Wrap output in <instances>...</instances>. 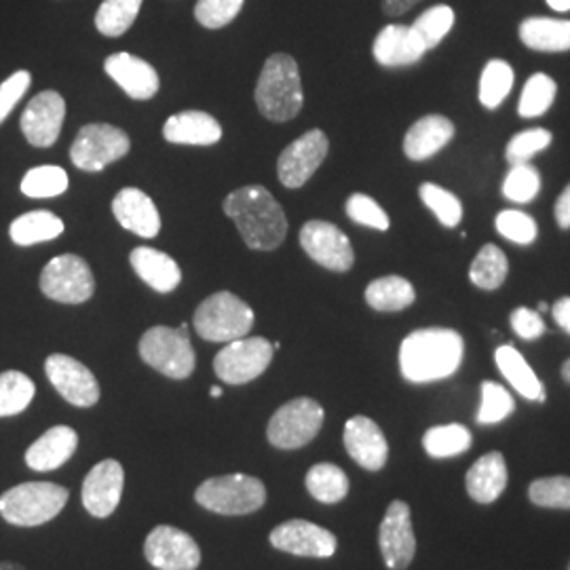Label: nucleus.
<instances>
[{
  "mask_svg": "<svg viewBox=\"0 0 570 570\" xmlns=\"http://www.w3.org/2000/svg\"><path fill=\"white\" fill-rule=\"evenodd\" d=\"M510 322L513 332L524 341H537L546 334V324H543L541 315L532 308H527V306L515 308L511 313Z\"/></svg>",
  "mask_w": 570,
  "mask_h": 570,
  "instance_id": "603ef678",
  "label": "nucleus"
},
{
  "mask_svg": "<svg viewBox=\"0 0 570 570\" xmlns=\"http://www.w3.org/2000/svg\"><path fill=\"white\" fill-rule=\"evenodd\" d=\"M79 449V435L72 428L58 425L45 431L41 438L26 450V465L32 471H53L66 465Z\"/></svg>",
  "mask_w": 570,
  "mask_h": 570,
  "instance_id": "b1692460",
  "label": "nucleus"
},
{
  "mask_svg": "<svg viewBox=\"0 0 570 570\" xmlns=\"http://www.w3.org/2000/svg\"><path fill=\"white\" fill-rule=\"evenodd\" d=\"M70 492L53 482H23L0 497V515L13 527H41L66 508Z\"/></svg>",
  "mask_w": 570,
  "mask_h": 570,
  "instance_id": "20e7f679",
  "label": "nucleus"
},
{
  "mask_svg": "<svg viewBox=\"0 0 570 570\" xmlns=\"http://www.w3.org/2000/svg\"><path fill=\"white\" fill-rule=\"evenodd\" d=\"M414 301H416L414 287L400 275L379 277L366 287L367 306H372L374 311H381V313L404 311Z\"/></svg>",
  "mask_w": 570,
  "mask_h": 570,
  "instance_id": "2f4dec72",
  "label": "nucleus"
},
{
  "mask_svg": "<svg viewBox=\"0 0 570 570\" xmlns=\"http://www.w3.org/2000/svg\"><path fill=\"white\" fill-rule=\"evenodd\" d=\"M273 348H275V351H279V348H282V343H279V341H277V343H273Z\"/></svg>",
  "mask_w": 570,
  "mask_h": 570,
  "instance_id": "e2e57ef3",
  "label": "nucleus"
},
{
  "mask_svg": "<svg viewBox=\"0 0 570 570\" xmlns=\"http://www.w3.org/2000/svg\"><path fill=\"white\" fill-rule=\"evenodd\" d=\"M32 75L28 70H18L13 72L7 81L0 82V122L4 121L13 108L20 104L26 91L30 89Z\"/></svg>",
  "mask_w": 570,
  "mask_h": 570,
  "instance_id": "3c124183",
  "label": "nucleus"
},
{
  "mask_svg": "<svg viewBox=\"0 0 570 570\" xmlns=\"http://www.w3.org/2000/svg\"><path fill=\"white\" fill-rule=\"evenodd\" d=\"M275 355L273 343L263 336H245L226 343L214 360V372L226 385H247L263 376Z\"/></svg>",
  "mask_w": 570,
  "mask_h": 570,
  "instance_id": "9d476101",
  "label": "nucleus"
},
{
  "mask_svg": "<svg viewBox=\"0 0 570 570\" xmlns=\"http://www.w3.org/2000/svg\"><path fill=\"white\" fill-rule=\"evenodd\" d=\"M193 326L204 341L233 343L249 334L254 326V311L233 292H216L197 306Z\"/></svg>",
  "mask_w": 570,
  "mask_h": 570,
  "instance_id": "39448f33",
  "label": "nucleus"
},
{
  "mask_svg": "<svg viewBox=\"0 0 570 570\" xmlns=\"http://www.w3.org/2000/svg\"><path fill=\"white\" fill-rule=\"evenodd\" d=\"M346 216L357 223V225L370 226L374 230H387L389 216L387 212L376 204L372 197H367L364 193H355L348 197L346 202Z\"/></svg>",
  "mask_w": 570,
  "mask_h": 570,
  "instance_id": "8fccbe9b",
  "label": "nucleus"
},
{
  "mask_svg": "<svg viewBox=\"0 0 570 570\" xmlns=\"http://www.w3.org/2000/svg\"><path fill=\"white\" fill-rule=\"evenodd\" d=\"M419 193H421L423 204L428 205L442 225L449 226V228L459 226L463 218V205L450 190L438 186V184L428 183L421 186Z\"/></svg>",
  "mask_w": 570,
  "mask_h": 570,
  "instance_id": "37998d69",
  "label": "nucleus"
},
{
  "mask_svg": "<svg viewBox=\"0 0 570 570\" xmlns=\"http://www.w3.org/2000/svg\"><path fill=\"white\" fill-rule=\"evenodd\" d=\"M68 190V174L58 165H41L26 171L21 193L30 199H51Z\"/></svg>",
  "mask_w": 570,
  "mask_h": 570,
  "instance_id": "4c0bfd02",
  "label": "nucleus"
},
{
  "mask_svg": "<svg viewBox=\"0 0 570 570\" xmlns=\"http://www.w3.org/2000/svg\"><path fill=\"white\" fill-rule=\"evenodd\" d=\"M508 271H510V263L503 249L489 244L478 252L473 265L469 268V279L482 289H497L505 284Z\"/></svg>",
  "mask_w": 570,
  "mask_h": 570,
  "instance_id": "f704fd0d",
  "label": "nucleus"
},
{
  "mask_svg": "<svg viewBox=\"0 0 570 570\" xmlns=\"http://www.w3.org/2000/svg\"><path fill=\"white\" fill-rule=\"evenodd\" d=\"M142 2L144 0H104L96 13V28L104 37H122L134 26V21L138 20Z\"/></svg>",
  "mask_w": 570,
  "mask_h": 570,
  "instance_id": "c9c22d12",
  "label": "nucleus"
},
{
  "mask_svg": "<svg viewBox=\"0 0 570 570\" xmlns=\"http://www.w3.org/2000/svg\"><path fill=\"white\" fill-rule=\"evenodd\" d=\"M140 357L144 364L155 367L167 379L184 381L188 379L195 366L197 355L190 343L188 330H176V327L155 326L146 330L140 338Z\"/></svg>",
  "mask_w": 570,
  "mask_h": 570,
  "instance_id": "0eeeda50",
  "label": "nucleus"
},
{
  "mask_svg": "<svg viewBox=\"0 0 570 570\" xmlns=\"http://www.w3.org/2000/svg\"><path fill=\"white\" fill-rule=\"evenodd\" d=\"M244 2L245 0H197L195 20L207 30L225 28L242 13Z\"/></svg>",
  "mask_w": 570,
  "mask_h": 570,
  "instance_id": "49530a36",
  "label": "nucleus"
},
{
  "mask_svg": "<svg viewBox=\"0 0 570 570\" xmlns=\"http://www.w3.org/2000/svg\"><path fill=\"white\" fill-rule=\"evenodd\" d=\"M454 138V125L446 117L428 115L407 129L404 153L410 161H425Z\"/></svg>",
  "mask_w": 570,
  "mask_h": 570,
  "instance_id": "cd10ccee",
  "label": "nucleus"
},
{
  "mask_svg": "<svg viewBox=\"0 0 570 570\" xmlns=\"http://www.w3.org/2000/svg\"><path fill=\"white\" fill-rule=\"evenodd\" d=\"M530 501L548 510H570V478L553 475L534 480L529 489Z\"/></svg>",
  "mask_w": 570,
  "mask_h": 570,
  "instance_id": "c03bdc74",
  "label": "nucleus"
},
{
  "mask_svg": "<svg viewBox=\"0 0 570 570\" xmlns=\"http://www.w3.org/2000/svg\"><path fill=\"white\" fill-rule=\"evenodd\" d=\"M308 494L320 503H341L348 494V478L345 471L332 463H320L308 469L305 478Z\"/></svg>",
  "mask_w": 570,
  "mask_h": 570,
  "instance_id": "473e14b6",
  "label": "nucleus"
},
{
  "mask_svg": "<svg viewBox=\"0 0 570 570\" xmlns=\"http://www.w3.org/2000/svg\"><path fill=\"white\" fill-rule=\"evenodd\" d=\"M454 11L449 4H435L428 9L425 13H421L416 21L412 23L414 35L425 45V49H435L440 42L444 41V37L449 35L454 26Z\"/></svg>",
  "mask_w": 570,
  "mask_h": 570,
  "instance_id": "a19ab883",
  "label": "nucleus"
},
{
  "mask_svg": "<svg viewBox=\"0 0 570 570\" xmlns=\"http://www.w3.org/2000/svg\"><path fill=\"white\" fill-rule=\"evenodd\" d=\"M345 449L348 456L367 471L385 468L389 459V444L385 433L367 416H353L345 425Z\"/></svg>",
  "mask_w": 570,
  "mask_h": 570,
  "instance_id": "aec40b11",
  "label": "nucleus"
},
{
  "mask_svg": "<svg viewBox=\"0 0 570 570\" xmlns=\"http://www.w3.org/2000/svg\"><path fill=\"white\" fill-rule=\"evenodd\" d=\"M61 233H63V223L60 216H56L49 209L28 212L20 218H16L9 226L11 242L21 247L53 242L60 237Z\"/></svg>",
  "mask_w": 570,
  "mask_h": 570,
  "instance_id": "7c9ffc66",
  "label": "nucleus"
},
{
  "mask_svg": "<svg viewBox=\"0 0 570 570\" xmlns=\"http://www.w3.org/2000/svg\"><path fill=\"white\" fill-rule=\"evenodd\" d=\"M37 387L30 376L18 370H7L0 374V419L18 416L32 404Z\"/></svg>",
  "mask_w": 570,
  "mask_h": 570,
  "instance_id": "72a5a7b5",
  "label": "nucleus"
},
{
  "mask_svg": "<svg viewBox=\"0 0 570 570\" xmlns=\"http://www.w3.org/2000/svg\"><path fill=\"white\" fill-rule=\"evenodd\" d=\"M0 570H26L21 564H16V562H0Z\"/></svg>",
  "mask_w": 570,
  "mask_h": 570,
  "instance_id": "13d9d810",
  "label": "nucleus"
},
{
  "mask_svg": "<svg viewBox=\"0 0 570 570\" xmlns=\"http://www.w3.org/2000/svg\"><path fill=\"white\" fill-rule=\"evenodd\" d=\"M125 471L115 459H106L91 469L82 482V505L94 518H108L119 508Z\"/></svg>",
  "mask_w": 570,
  "mask_h": 570,
  "instance_id": "6ab92c4d",
  "label": "nucleus"
},
{
  "mask_svg": "<svg viewBox=\"0 0 570 570\" xmlns=\"http://www.w3.org/2000/svg\"><path fill=\"white\" fill-rule=\"evenodd\" d=\"M372 53H374V60L385 68H404L423 60L428 49L414 35L412 26L391 23L379 32Z\"/></svg>",
  "mask_w": 570,
  "mask_h": 570,
  "instance_id": "5701e85b",
  "label": "nucleus"
},
{
  "mask_svg": "<svg viewBox=\"0 0 570 570\" xmlns=\"http://www.w3.org/2000/svg\"><path fill=\"white\" fill-rule=\"evenodd\" d=\"M301 245L313 263L334 273H346L355 263L348 237L338 226L324 220H311L301 228Z\"/></svg>",
  "mask_w": 570,
  "mask_h": 570,
  "instance_id": "2eb2a0df",
  "label": "nucleus"
},
{
  "mask_svg": "<svg viewBox=\"0 0 570 570\" xmlns=\"http://www.w3.org/2000/svg\"><path fill=\"white\" fill-rule=\"evenodd\" d=\"M513 410H515V402L508 389L499 383H492V381L482 383V404H480L478 419H475L478 425L501 423L510 416Z\"/></svg>",
  "mask_w": 570,
  "mask_h": 570,
  "instance_id": "79ce46f5",
  "label": "nucleus"
},
{
  "mask_svg": "<svg viewBox=\"0 0 570 570\" xmlns=\"http://www.w3.org/2000/svg\"><path fill=\"white\" fill-rule=\"evenodd\" d=\"M513 87V70L503 60H490L480 79V102L490 110L501 106Z\"/></svg>",
  "mask_w": 570,
  "mask_h": 570,
  "instance_id": "ea45409f",
  "label": "nucleus"
},
{
  "mask_svg": "<svg viewBox=\"0 0 570 570\" xmlns=\"http://www.w3.org/2000/svg\"><path fill=\"white\" fill-rule=\"evenodd\" d=\"M520 41L532 51H543V53L570 51V21L529 18L520 23Z\"/></svg>",
  "mask_w": 570,
  "mask_h": 570,
  "instance_id": "c85d7f7f",
  "label": "nucleus"
},
{
  "mask_svg": "<svg viewBox=\"0 0 570 570\" xmlns=\"http://www.w3.org/2000/svg\"><path fill=\"white\" fill-rule=\"evenodd\" d=\"M548 4L553 11H570V0H548Z\"/></svg>",
  "mask_w": 570,
  "mask_h": 570,
  "instance_id": "4d7b16f0",
  "label": "nucleus"
},
{
  "mask_svg": "<svg viewBox=\"0 0 570 570\" xmlns=\"http://www.w3.org/2000/svg\"><path fill=\"white\" fill-rule=\"evenodd\" d=\"M209 395H212V397H223V387L209 389Z\"/></svg>",
  "mask_w": 570,
  "mask_h": 570,
  "instance_id": "052dcab7",
  "label": "nucleus"
},
{
  "mask_svg": "<svg viewBox=\"0 0 570 570\" xmlns=\"http://www.w3.org/2000/svg\"><path fill=\"white\" fill-rule=\"evenodd\" d=\"M551 315L556 324L570 334V296L560 298L556 305L551 306Z\"/></svg>",
  "mask_w": 570,
  "mask_h": 570,
  "instance_id": "6e6d98bb",
  "label": "nucleus"
},
{
  "mask_svg": "<svg viewBox=\"0 0 570 570\" xmlns=\"http://www.w3.org/2000/svg\"><path fill=\"white\" fill-rule=\"evenodd\" d=\"M469 497L482 505L494 503L508 489V463L501 452L480 456L465 478Z\"/></svg>",
  "mask_w": 570,
  "mask_h": 570,
  "instance_id": "bb28decb",
  "label": "nucleus"
},
{
  "mask_svg": "<svg viewBox=\"0 0 570 570\" xmlns=\"http://www.w3.org/2000/svg\"><path fill=\"white\" fill-rule=\"evenodd\" d=\"M223 207L249 249L273 252L284 244L287 235L284 207L265 186H242L226 197Z\"/></svg>",
  "mask_w": 570,
  "mask_h": 570,
  "instance_id": "f03ea898",
  "label": "nucleus"
},
{
  "mask_svg": "<svg viewBox=\"0 0 570 570\" xmlns=\"http://www.w3.org/2000/svg\"><path fill=\"white\" fill-rule=\"evenodd\" d=\"M569 570H570V564H569Z\"/></svg>",
  "mask_w": 570,
  "mask_h": 570,
  "instance_id": "0e129e2a",
  "label": "nucleus"
},
{
  "mask_svg": "<svg viewBox=\"0 0 570 570\" xmlns=\"http://www.w3.org/2000/svg\"><path fill=\"white\" fill-rule=\"evenodd\" d=\"M106 75L121 87L131 100H150L159 91V75L157 70L131 53H112L104 61Z\"/></svg>",
  "mask_w": 570,
  "mask_h": 570,
  "instance_id": "412c9836",
  "label": "nucleus"
},
{
  "mask_svg": "<svg viewBox=\"0 0 570 570\" xmlns=\"http://www.w3.org/2000/svg\"><path fill=\"white\" fill-rule=\"evenodd\" d=\"M541 190V174L529 164L511 165L503 195L513 204H530Z\"/></svg>",
  "mask_w": 570,
  "mask_h": 570,
  "instance_id": "a18cd8bd",
  "label": "nucleus"
},
{
  "mask_svg": "<svg viewBox=\"0 0 570 570\" xmlns=\"http://www.w3.org/2000/svg\"><path fill=\"white\" fill-rule=\"evenodd\" d=\"M45 374L68 404L91 407L100 402L98 379L79 360L63 353H53L45 362Z\"/></svg>",
  "mask_w": 570,
  "mask_h": 570,
  "instance_id": "ddd939ff",
  "label": "nucleus"
},
{
  "mask_svg": "<svg viewBox=\"0 0 570 570\" xmlns=\"http://www.w3.org/2000/svg\"><path fill=\"white\" fill-rule=\"evenodd\" d=\"M41 292L61 305H82L96 292V279L81 256L61 254L42 268Z\"/></svg>",
  "mask_w": 570,
  "mask_h": 570,
  "instance_id": "1a4fd4ad",
  "label": "nucleus"
},
{
  "mask_svg": "<svg viewBox=\"0 0 570 570\" xmlns=\"http://www.w3.org/2000/svg\"><path fill=\"white\" fill-rule=\"evenodd\" d=\"M164 138L171 144L212 146L220 142L223 127L204 110H184L169 117L164 127Z\"/></svg>",
  "mask_w": 570,
  "mask_h": 570,
  "instance_id": "a878e982",
  "label": "nucleus"
},
{
  "mask_svg": "<svg viewBox=\"0 0 570 570\" xmlns=\"http://www.w3.org/2000/svg\"><path fill=\"white\" fill-rule=\"evenodd\" d=\"M562 379L570 385V360L564 362V366H562Z\"/></svg>",
  "mask_w": 570,
  "mask_h": 570,
  "instance_id": "bf43d9fd",
  "label": "nucleus"
},
{
  "mask_svg": "<svg viewBox=\"0 0 570 570\" xmlns=\"http://www.w3.org/2000/svg\"><path fill=\"white\" fill-rule=\"evenodd\" d=\"M556 91H558V85H556L551 77L543 75V72L532 75L527 85H524L522 98H520V104H518L520 117L537 119V117L546 115L550 110L553 100H556Z\"/></svg>",
  "mask_w": 570,
  "mask_h": 570,
  "instance_id": "58836bf2",
  "label": "nucleus"
},
{
  "mask_svg": "<svg viewBox=\"0 0 570 570\" xmlns=\"http://www.w3.org/2000/svg\"><path fill=\"white\" fill-rule=\"evenodd\" d=\"M112 214L117 223L129 233L153 239L161 230V216L155 202L140 188H122L112 199Z\"/></svg>",
  "mask_w": 570,
  "mask_h": 570,
  "instance_id": "4be33fe9",
  "label": "nucleus"
},
{
  "mask_svg": "<svg viewBox=\"0 0 570 570\" xmlns=\"http://www.w3.org/2000/svg\"><path fill=\"white\" fill-rule=\"evenodd\" d=\"M548 308H550V306L546 305V303H541V305H539V311H548Z\"/></svg>",
  "mask_w": 570,
  "mask_h": 570,
  "instance_id": "680f3d73",
  "label": "nucleus"
},
{
  "mask_svg": "<svg viewBox=\"0 0 570 570\" xmlns=\"http://www.w3.org/2000/svg\"><path fill=\"white\" fill-rule=\"evenodd\" d=\"M324 407L311 397H296L279 407L266 428L268 442L279 450H298L311 444L322 431Z\"/></svg>",
  "mask_w": 570,
  "mask_h": 570,
  "instance_id": "6e6552de",
  "label": "nucleus"
},
{
  "mask_svg": "<svg viewBox=\"0 0 570 570\" xmlns=\"http://www.w3.org/2000/svg\"><path fill=\"white\" fill-rule=\"evenodd\" d=\"M494 360L499 372L510 381L511 387L520 395H524L530 402H546V389L520 351H515L511 345L499 346Z\"/></svg>",
  "mask_w": 570,
  "mask_h": 570,
  "instance_id": "c756f323",
  "label": "nucleus"
},
{
  "mask_svg": "<svg viewBox=\"0 0 570 570\" xmlns=\"http://www.w3.org/2000/svg\"><path fill=\"white\" fill-rule=\"evenodd\" d=\"M551 144V134L548 129L534 127V129H527L518 136L511 138L508 144V161L511 165L529 164L537 153L546 150Z\"/></svg>",
  "mask_w": 570,
  "mask_h": 570,
  "instance_id": "09e8293b",
  "label": "nucleus"
},
{
  "mask_svg": "<svg viewBox=\"0 0 570 570\" xmlns=\"http://www.w3.org/2000/svg\"><path fill=\"white\" fill-rule=\"evenodd\" d=\"M131 148L129 136L108 122L85 125L70 146V159L82 171H102L115 161L122 159Z\"/></svg>",
  "mask_w": 570,
  "mask_h": 570,
  "instance_id": "9b49d317",
  "label": "nucleus"
},
{
  "mask_svg": "<svg viewBox=\"0 0 570 570\" xmlns=\"http://www.w3.org/2000/svg\"><path fill=\"white\" fill-rule=\"evenodd\" d=\"M497 233L513 244L530 245L537 239L539 228L529 214L518 209H503L497 216Z\"/></svg>",
  "mask_w": 570,
  "mask_h": 570,
  "instance_id": "de8ad7c7",
  "label": "nucleus"
},
{
  "mask_svg": "<svg viewBox=\"0 0 570 570\" xmlns=\"http://www.w3.org/2000/svg\"><path fill=\"white\" fill-rule=\"evenodd\" d=\"M379 546L391 570H406L416 553L412 515L404 501H393L379 529Z\"/></svg>",
  "mask_w": 570,
  "mask_h": 570,
  "instance_id": "f3484780",
  "label": "nucleus"
},
{
  "mask_svg": "<svg viewBox=\"0 0 570 570\" xmlns=\"http://www.w3.org/2000/svg\"><path fill=\"white\" fill-rule=\"evenodd\" d=\"M195 501L220 515H247L265 508L266 487L254 475L228 473L205 480L195 492Z\"/></svg>",
  "mask_w": 570,
  "mask_h": 570,
  "instance_id": "423d86ee",
  "label": "nucleus"
},
{
  "mask_svg": "<svg viewBox=\"0 0 570 570\" xmlns=\"http://www.w3.org/2000/svg\"><path fill=\"white\" fill-rule=\"evenodd\" d=\"M423 0H383V13L389 18H400Z\"/></svg>",
  "mask_w": 570,
  "mask_h": 570,
  "instance_id": "5fc2aeb1",
  "label": "nucleus"
},
{
  "mask_svg": "<svg viewBox=\"0 0 570 570\" xmlns=\"http://www.w3.org/2000/svg\"><path fill=\"white\" fill-rule=\"evenodd\" d=\"M129 263L144 284L153 287L159 294L174 292L183 282L180 266L161 249H153V247H144V245L136 247L129 256Z\"/></svg>",
  "mask_w": 570,
  "mask_h": 570,
  "instance_id": "393cba45",
  "label": "nucleus"
},
{
  "mask_svg": "<svg viewBox=\"0 0 570 570\" xmlns=\"http://www.w3.org/2000/svg\"><path fill=\"white\" fill-rule=\"evenodd\" d=\"M66 119V102L58 91H41L35 96L21 115V134L37 148H49L58 142Z\"/></svg>",
  "mask_w": 570,
  "mask_h": 570,
  "instance_id": "a211bd4d",
  "label": "nucleus"
},
{
  "mask_svg": "<svg viewBox=\"0 0 570 570\" xmlns=\"http://www.w3.org/2000/svg\"><path fill=\"white\" fill-rule=\"evenodd\" d=\"M330 142L322 129H311L289 144L277 161V176L285 188H301L326 161Z\"/></svg>",
  "mask_w": 570,
  "mask_h": 570,
  "instance_id": "4468645a",
  "label": "nucleus"
},
{
  "mask_svg": "<svg viewBox=\"0 0 570 570\" xmlns=\"http://www.w3.org/2000/svg\"><path fill=\"white\" fill-rule=\"evenodd\" d=\"M268 541L275 550L298 558H332L338 548L334 532L301 518L287 520L277 529H273Z\"/></svg>",
  "mask_w": 570,
  "mask_h": 570,
  "instance_id": "dca6fc26",
  "label": "nucleus"
},
{
  "mask_svg": "<svg viewBox=\"0 0 570 570\" xmlns=\"http://www.w3.org/2000/svg\"><path fill=\"white\" fill-rule=\"evenodd\" d=\"M463 336L449 327H425L407 334L400 346V370L407 383L425 385L452 376L463 362Z\"/></svg>",
  "mask_w": 570,
  "mask_h": 570,
  "instance_id": "f257e3e1",
  "label": "nucleus"
},
{
  "mask_svg": "<svg viewBox=\"0 0 570 570\" xmlns=\"http://www.w3.org/2000/svg\"><path fill=\"white\" fill-rule=\"evenodd\" d=\"M553 212H556V223L560 225V228H570V184L560 195Z\"/></svg>",
  "mask_w": 570,
  "mask_h": 570,
  "instance_id": "864d4df0",
  "label": "nucleus"
},
{
  "mask_svg": "<svg viewBox=\"0 0 570 570\" xmlns=\"http://www.w3.org/2000/svg\"><path fill=\"white\" fill-rule=\"evenodd\" d=\"M471 433L468 428L452 423V425H438L429 429L423 435V446L428 450L429 456L433 459H450L459 456L465 450L471 449Z\"/></svg>",
  "mask_w": 570,
  "mask_h": 570,
  "instance_id": "e433bc0d",
  "label": "nucleus"
},
{
  "mask_svg": "<svg viewBox=\"0 0 570 570\" xmlns=\"http://www.w3.org/2000/svg\"><path fill=\"white\" fill-rule=\"evenodd\" d=\"M256 106L268 121L285 122L303 110V81L298 63L287 53H273L263 66L254 91Z\"/></svg>",
  "mask_w": 570,
  "mask_h": 570,
  "instance_id": "7ed1b4c3",
  "label": "nucleus"
},
{
  "mask_svg": "<svg viewBox=\"0 0 570 570\" xmlns=\"http://www.w3.org/2000/svg\"><path fill=\"white\" fill-rule=\"evenodd\" d=\"M144 558L157 570H197L202 550L188 532L161 524L146 537Z\"/></svg>",
  "mask_w": 570,
  "mask_h": 570,
  "instance_id": "f8f14e48",
  "label": "nucleus"
}]
</instances>
